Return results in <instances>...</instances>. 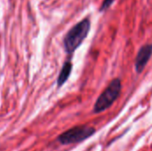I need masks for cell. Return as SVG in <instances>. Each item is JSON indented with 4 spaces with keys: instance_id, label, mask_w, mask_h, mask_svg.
<instances>
[{
    "instance_id": "cell-6",
    "label": "cell",
    "mask_w": 152,
    "mask_h": 151,
    "mask_svg": "<svg viewBox=\"0 0 152 151\" xmlns=\"http://www.w3.org/2000/svg\"><path fill=\"white\" fill-rule=\"evenodd\" d=\"M114 0H103V2L102 3V5L100 7V12H104L106 11L113 3Z\"/></svg>"
},
{
    "instance_id": "cell-5",
    "label": "cell",
    "mask_w": 152,
    "mask_h": 151,
    "mask_svg": "<svg viewBox=\"0 0 152 151\" xmlns=\"http://www.w3.org/2000/svg\"><path fill=\"white\" fill-rule=\"evenodd\" d=\"M71 70H72V64L70 61H66L62 68H61V70L60 72V75L58 77V79H57V85L58 86H61L69 78V77L70 76V73H71Z\"/></svg>"
},
{
    "instance_id": "cell-3",
    "label": "cell",
    "mask_w": 152,
    "mask_h": 151,
    "mask_svg": "<svg viewBox=\"0 0 152 151\" xmlns=\"http://www.w3.org/2000/svg\"><path fill=\"white\" fill-rule=\"evenodd\" d=\"M95 130L93 127L86 125H77L61 133L58 137V141L63 145L77 143L92 136Z\"/></svg>"
},
{
    "instance_id": "cell-4",
    "label": "cell",
    "mask_w": 152,
    "mask_h": 151,
    "mask_svg": "<svg viewBox=\"0 0 152 151\" xmlns=\"http://www.w3.org/2000/svg\"><path fill=\"white\" fill-rule=\"evenodd\" d=\"M152 55V44L143 45L138 52L136 59H135V69L136 71L141 73L145 66L147 65L148 61H150Z\"/></svg>"
},
{
    "instance_id": "cell-1",
    "label": "cell",
    "mask_w": 152,
    "mask_h": 151,
    "mask_svg": "<svg viewBox=\"0 0 152 151\" xmlns=\"http://www.w3.org/2000/svg\"><path fill=\"white\" fill-rule=\"evenodd\" d=\"M91 28V20L88 17L74 25L65 35L63 39L64 49L67 53H73L87 36Z\"/></svg>"
},
{
    "instance_id": "cell-2",
    "label": "cell",
    "mask_w": 152,
    "mask_h": 151,
    "mask_svg": "<svg viewBox=\"0 0 152 151\" xmlns=\"http://www.w3.org/2000/svg\"><path fill=\"white\" fill-rule=\"evenodd\" d=\"M121 91V82L119 79H114L110 82L109 86L102 92L97 99L94 105V112L100 113L110 108L116 99L118 97Z\"/></svg>"
}]
</instances>
